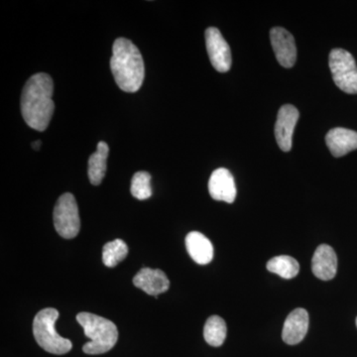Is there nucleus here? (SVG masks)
I'll return each instance as SVG.
<instances>
[{"mask_svg": "<svg viewBox=\"0 0 357 357\" xmlns=\"http://www.w3.org/2000/svg\"><path fill=\"white\" fill-rule=\"evenodd\" d=\"M53 79L48 74L33 75L23 88L21 95V112L29 128L45 131L53 116Z\"/></svg>", "mask_w": 357, "mask_h": 357, "instance_id": "f257e3e1", "label": "nucleus"}, {"mask_svg": "<svg viewBox=\"0 0 357 357\" xmlns=\"http://www.w3.org/2000/svg\"><path fill=\"white\" fill-rule=\"evenodd\" d=\"M115 83L126 93H136L142 86L145 66L139 49L126 38L115 40L110 59Z\"/></svg>", "mask_w": 357, "mask_h": 357, "instance_id": "f03ea898", "label": "nucleus"}, {"mask_svg": "<svg viewBox=\"0 0 357 357\" xmlns=\"http://www.w3.org/2000/svg\"><path fill=\"white\" fill-rule=\"evenodd\" d=\"M77 321L83 326L86 337L91 340L83 347L84 354L96 356L114 349L119 338V331L112 321L86 312H79Z\"/></svg>", "mask_w": 357, "mask_h": 357, "instance_id": "7ed1b4c3", "label": "nucleus"}, {"mask_svg": "<svg viewBox=\"0 0 357 357\" xmlns=\"http://www.w3.org/2000/svg\"><path fill=\"white\" fill-rule=\"evenodd\" d=\"M59 318L58 310L47 307L42 310L33 321V333L40 347L52 354H68L72 349V342L62 337L55 330V324Z\"/></svg>", "mask_w": 357, "mask_h": 357, "instance_id": "20e7f679", "label": "nucleus"}, {"mask_svg": "<svg viewBox=\"0 0 357 357\" xmlns=\"http://www.w3.org/2000/svg\"><path fill=\"white\" fill-rule=\"evenodd\" d=\"M328 64L337 88L349 95H356L357 66L354 56L344 49H333Z\"/></svg>", "mask_w": 357, "mask_h": 357, "instance_id": "39448f33", "label": "nucleus"}, {"mask_svg": "<svg viewBox=\"0 0 357 357\" xmlns=\"http://www.w3.org/2000/svg\"><path fill=\"white\" fill-rule=\"evenodd\" d=\"M54 225L59 236L66 239L74 238L81 229L79 208L76 199L70 192H66L58 199L54 208Z\"/></svg>", "mask_w": 357, "mask_h": 357, "instance_id": "423d86ee", "label": "nucleus"}, {"mask_svg": "<svg viewBox=\"0 0 357 357\" xmlns=\"http://www.w3.org/2000/svg\"><path fill=\"white\" fill-rule=\"evenodd\" d=\"M206 50L211 65L220 73H227L231 67V51L229 45L223 38L222 33L215 27H210L204 33Z\"/></svg>", "mask_w": 357, "mask_h": 357, "instance_id": "0eeeda50", "label": "nucleus"}, {"mask_svg": "<svg viewBox=\"0 0 357 357\" xmlns=\"http://www.w3.org/2000/svg\"><path fill=\"white\" fill-rule=\"evenodd\" d=\"M299 117V110L294 105H285L279 109L275 124V137L282 151L289 152L292 149L293 133Z\"/></svg>", "mask_w": 357, "mask_h": 357, "instance_id": "6e6552de", "label": "nucleus"}, {"mask_svg": "<svg viewBox=\"0 0 357 357\" xmlns=\"http://www.w3.org/2000/svg\"><path fill=\"white\" fill-rule=\"evenodd\" d=\"M270 40L279 64L284 68H292L297 60V48L293 35L282 27L272 28Z\"/></svg>", "mask_w": 357, "mask_h": 357, "instance_id": "1a4fd4ad", "label": "nucleus"}, {"mask_svg": "<svg viewBox=\"0 0 357 357\" xmlns=\"http://www.w3.org/2000/svg\"><path fill=\"white\" fill-rule=\"evenodd\" d=\"M208 192L215 201L232 204L236 199V185L234 176L227 169L218 168L211 174Z\"/></svg>", "mask_w": 357, "mask_h": 357, "instance_id": "9d476101", "label": "nucleus"}, {"mask_svg": "<svg viewBox=\"0 0 357 357\" xmlns=\"http://www.w3.org/2000/svg\"><path fill=\"white\" fill-rule=\"evenodd\" d=\"M312 271L317 278L328 281L335 278L337 271V257L332 246L321 244L312 259Z\"/></svg>", "mask_w": 357, "mask_h": 357, "instance_id": "9b49d317", "label": "nucleus"}, {"mask_svg": "<svg viewBox=\"0 0 357 357\" xmlns=\"http://www.w3.org/2000/svg\"><path fill=\"white\" fill-rule=\"evenodd\" d=\"M133 284L150 296H157L167 292L170 288L168 277L160 269L144 267L135 275Z\"/></svg>", "mask_w": 357, "mask_h": 357, "instance_id": "f8f14e48", "label": "nucleus"}, {"mask_svg": "<svg viewBox=\"0 0 357 357\" xmlns=\"http://www.w3.org/2000/svg\"><path fill=\"white\" fill-rule=\"evenodd\" d=\"M309 330V314L305 309L294 310L286 319L282 331V338L289 345L300 344Z\"/></svg>", "mask_w": 357, "mask_h": 357, "instance_id": "ddd939ff", "label": "nucleus"}, {"mask_svg": "<svg viewBox=\"0 0 357 357\" xmlns=\"http://www.w3.org/2000/svg\"><path fill=\"white\" fill-rule=\"evenodd\" d=\"M326 143L333 156L340 158L357 149V132L351 129H331L326 135Z\"/></svg>", "mask_w": 357, "mask_h": 357, "instance_id": "4468645a", "label": "nucleus"}, {"mask_svg": "<svg viewBox=\"0 0 357 357\" xmlns=\"http://www.w3.org/2000/svg\"><path fill=\"white\" fill-rule=\"evenodd\" d=\"M185 248L195 262L206 265L213 258V246L210 239L198 231H192L185 236Z\"/></svg>", "mask_w": 357, "mask_h": 357, "instance_id": "2eb2a0df", "label": "nucleus"}, {"mask_svg": "<svg viewBox=\"0 0 357 357\" xmlns=\"http://www.w3.org/2000/svg\"><path fill=\"white\" fill-rule=\"evenodd\" d=\"M109 147L105 141H100L98 144V149L95 153L91 154L89 159V178L91 184L98 185L102 184L107 168V157H109Z\"/></svg>", "mask_w": 357, "mask_h": 357, "instance_id": "dca6fc26", "label": "nucleus"}, {"mask_svg": "<svg viewBox=\"0 0 357 357\" xmlns=\"http://www.w3.org/2000/svg\"><path fill=\"white\" fill-rule=\"evenodd\" d=\"M267 270L284 279L295 278L300 271L299 262L291 256L281 255L272 258L267 263Z\"/></svg>", "mask_w": 357, "mask_h": 357, "instance_id": "f3484780", "label": "nucleus"}, {"mask_svg": "<svg viewBox=\"0 0 357 357\" xmlns=\"http://www.w3.org/2000/svg\"><path fill=\"white\" fill-rule=\"evenodd\" d=\"M227 328L225 319L218 316H211L206 321L204 328V337L211 347L222 345L227 338Z\"/></svg>", "mask_w": 357, "mask_h": 357, "instance_id": "a211bd4d", "label": "nucleus"}, {"mask_svg": "<svg viewBox=\"0 0 357 357\" xmlns=\"http://www.w3.org/2000/svg\"><path fill=\"white\" fill-rule=\"evenodd\" d=\"M128 255V248L121 239H115L103 246L102 262L107 267L116 266L126 259Z\"/></svg>", "mask_w": 357, "mask_h": 357, "instance_id": "6ab92c4d", "label": "nucleus"}, {"mask_svg": "<svg viewBox=\"0 0 357 357\" xmlns=\"http://www.w3.org/2000/svg\"><path fill=\"white\" fill-rule=\"evenodd\" d=\"M130 192L134 198L140 201L149 199L152 196L151 175L143 171L134 174Z\"/></svg>", "mask_w": 357, "mask_h": 357, "instance_id": "aec40b11", "label": "nucleus"}, {"mask_svg": "<svg viewBox=\"0 0 357 357\" xmlns=\"http://www.w3.org/2000/svg\"><path fill=\"white\" fill-rule=\"evenodd\" d=\"M41 144H42L41 140L34 141V142L32 143L33 149L37 150V151H38V150L40 149V147H41Z\"/></svg>", "mask_w": 357, "mask_h": 357, "instance_id": "412c9836", "label": "nucleus"}, {"mask_svg": "<svg viewBox=\"0 0 357 357\" xmlns=\"http://www.w3.org/2000/svg\"><path fill=\"white\" fill-rule=\"evenodd\" d=\"M356 326H357V318H356Z\"/></svg>", "mask_w": 357, "mask_h": 357, "instance_id": "4be33fe9", "label": "nucleus"}]
</instances>
